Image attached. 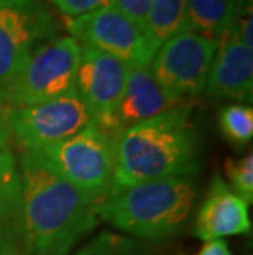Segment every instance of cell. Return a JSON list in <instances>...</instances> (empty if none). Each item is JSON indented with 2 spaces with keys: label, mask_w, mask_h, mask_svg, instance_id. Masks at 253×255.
<instances>
[{
  "label": "cell",
  "mask_w": 253,
  "mask_h": 255,
  "mask_svg": "<svg viewBox=\"0 0 253 255\" xmlns=\"http://www.w3.org/2000/svg\"><path fill=\"white\" fill-rule=\"evenodd\" d=\"M74 255H153L152 251L125 236L102 232L92 241L84 244Z\"/></svg>",
  "instance_id": "ac0fdd59"
},
{
  "label": "cell",
  "mask_w": 253,
  "mask_h": 255,
  "mask_svg": "<svg viewBox=\"0 0 253 255\" xmlns=\"http://www.w3.org/2000/svg\"><path fill=\"white\" fill-rule=\"evenodd\" d=\"M196 255H234L230 252V249L227 246V242L224 239H217V241L206 242L202 246V249Z\"/></svg>",
  "instance_id": "7402d4cb"
},
{
  "label": "cell",
  "mask_w": 253,
  "mask_h": 255,
  "mask_svg": "<svg viewBox=\"0 0 253 255\" xmlns=\"http://www.w3.org/2000/svg\"><path fill=\"white\" fill-rule=\"evenodd\" d=\"M219 127L224 138L235 146H245L253 138V111L250 106L230 104L219 112Z\"/></svg>",
  "instance_id": "e0dca14e"
},
{
  "label": "cell",
  "mask_w": 253,
  "mask_h": 255,
  "mask_svg": "<svg viewBox=\"0 0 253 255\" xmlns=\"http://www.w3.org/2000/svg\"><path fill=\"white\" fill-rule=\"evenodd\" d=\"M3 117L12 138L23 151H40L56 145L92 122V116L76 89L36 106L8 109Z\"/></svg>",
  "instance_id": "8992f818"
},
{
  "label": "cell",
  "mask_w": 253,
  "mask_h": 255,
  "mask_svg": "<svg viewBox=\"0 0 253 255\" xmlns=\"http://www.w3.org/2000/svg\"><path fill=\"white\" fill-rule=\"evenodd\" d=\"M204 92L212 99L252 101L253 46L240 40L234 25L219 38Z\"/></svg>",
  "instance_id": "8fae6325"
},
{
  "label": "cell",
  "mask_w": 253,
  "mask_h": 255,
  "mask_svg": "<svg viewBox=\"0 0 253 255\" xmlns=\"http://www.w3.org/2000/svg\"><path fill=\"white\" fill-rule=\"evenodd\" d=\"M50 2L68 18H76L110 5V0H50Z\"/></svg>",
  "instance_id": "ffe728a7"
},
{
  "label": "cell",
  "mask_w": 253,
  "mask_h": 255,
  "mask_svg": "<svg viewBox=\"0 0 253 255\" xmlns=\"http://www.w3.org/2000/svg\"><path fill=\"white\" fill-rule=\"evenodd\" d=\"M227 186L247 204L253 203V153L249 151L242 158H227L224 165Z\"/></svg>",
  "instance_id": "d6986e66"
},
{
  "label": "cell",
  "mask_w": 253,
  "mask_h": 255,
  "mask_svg": "<svg viewBox=\"0 0 253 255\" xmlns=\"http://www.w3.org/2000/svg\"><path fill=\"white\" fill-rule=\"evenodd\" d=\"M12 140V135H10V128L5 122L3 114H0V151L8 150V143Z\"/></svg>",
  "instance_id": "603a6c76"
},
{
  "label": "cell",
  "mask_w": 253,
  "mask_h": 255,
  "mask_svg": "<svg viewBox=\"0 0 253 255\" xmlns=\"http://www.w3.org/2000/svg\"><path fill=\"white\" fill-rule=\"evenodd\" d=\"M128 71L130 66L122 59L92 46H81L74 89L92 116V122L107 133L112 116L125 91Z\"/></svg>",
  "instance_id": "30bf717a"
},
{
  "label": "cell",
  "mask_w": 253,
  "mask_h": 255,
  "mask_svg": "<svg viewBox=\"0 0 253 255\" xmlns=\"http://www.w3.org/2000/svg\"><path fill=\"white\" fill-rule=\"evenodd\" d=\"M0 255H25L21 178L10 150L0 151Z\"/></svg>",
  "instance_id": "5bb4252c"
},
{
  "label": "cell",
  "mask_w": 253,
  "mask_h": 255,
  "mask_svg": "<svg viewBox=\"0 0 253 255\" xmlns=\"http://www.w3.org/2000/svg\"><path fill=\"white\" fill-rule=\"evenodd\" d=\"M189 112L182 104L118 135L109 194L140 183L186 178L197 170L199 148Z\"/></svg>",
  "instance_id": "7a4b0ae2"
},
{
  "label": "cell",
  "mask_w": 253,
  "mask_h": 255,
  "mask_svg": "<svg viewBox=\"0 0 253 255\" xmlns=\"http://www.w3.org/2000/svg\"><path fill=\"white\" fill-rule=\"evenodd\" d=\"M250 231L249 204L227 186L222 176L215 175L197 211L194 236L211 242L229 236L250 234Z\"/></svg>",
  "instance_id": "4fadbf2b"
},
{
  "label": "cell",
  "mask_w": 253,
  "mask_h": 255,
  "mask_svg": "<svg viewBox=\"0 0 253 255\" xmlns=\"http://www.w3.org/2000/svg\"><path fill=\"white\" fill-rule=\"evenodd\" d=\"M66 26L74 40L122 59L128 66H150L155 56L156 46L147 31L112 5L68 18Z\"/></svg>",
  "instance_id": "ba28073f"
},
{
  "label": "cell",
  "mask_w": 253,
  "mask_h": 255,
  "mask_svg": "<svg viewBox=\"0 0 253 255\" xmlns=\"http://www.w3.org/2000/svg\"><path fill=\"white\" fill-rule=\"evenodd\" d=\"M145 31L156 48L169 38L187 31L186 0H152Z\"/></svg>",
  "instance_id": "2e32d148"
},
{
  "label": "cell",
  "mask_w": 253,
  "mask_h": 255,
  "mask_svg": "<svg viewBox=\"0 0 253 255\" xmlns=\"http://www.w3.org/2000/svg\"><path fill=\"white\" fill-rule=\"evenodd\" d=\"M79 59L81 43L73 36L43 43L18 74L0 88V107L20 109L68 94L74 89Z\"/></svg>",
  "instance_id": "277c9868"
},
{
  "label": "cell",
  "mask_w": 253,
  "mask_h": 255,
  "mask_svg": "<svg viewBox=\"0 0 253 255\" xmlns=\"http://www.w3.org/2000/svg\"><path fill=\"white\" fill-rule=\"evenodd\" d=\"M51 35L53 17L41 0H0V88Z\"/></svg>",
  "instance_id": "9c48e42d"
},
{
  "label": "cell",
  "mask_w": 253,
  "mask_h": 255,
  "mask_svg": "<svg viewBox=\"0 0 253 255\" xmlns=\"http://www.w3.org/2000/svg\"><path fill=\"white\" fill-rule=\"evenodd\" d=\"M23 194L25 255H69L99 224L104 198L64 181L31 151L18 161Z\"/></svg>",
  "instance_id": "6da1fadb"
},
{
  "label": "cell",
  "mask_w": 253,
  "mask_h": 255,
  "mask_svg": "<svg viewBox=\"0 0 253 255\" xmlns=\"http://www.w3.org/2000/svg\"><path fill=\"white\" fill-rule=\"evenodd\" d=\"M215 50L217 41L182 31L156 48L150 71L161 88L182 101L204 91Z\"/></svg>",
  "instance_id": "52a82bcc"
},
{
  "label": "cell",
  "mask_w": 253,
  "mask_h": 255,
  "mask_svg": "<svg viewBox=\"0 0 253 255\" xmlns=\"http://www.w3.org/2000/svg\"><path fill=\"white\" fill-rule=\"evenodd\" d=\"M196 199L187 178L140 183L107 194L99 204V219L145 241H160L184 226Z\"/></svg>",
  "instance_id": "3957f363"
},
{
  "label": "cell",
  "mask_w": 253,
  "mask_h": 255,
  "mask_svg": "<svg viewBox=\"0 0 253 255\" xmlns=\"http://www.w3.org/2000/svg\"><path fill=\"white\" fill-rule=\"evenodd\" d=\"M115 138L90 122L76 135L40 151H31L48 170L76 188L105 198L114 176Z\"/></svg>",
  "instance_id": "5b68a950"
},
{
  "label": "cell",
  "mask_w": 253,
  "mask_h": 255,
  "mask_svg": "<svg viewBox=\"0 0 253 255\" xmlns=\"http://www.w3.org/2000/svg\"><path fill=\"white\" fill-rule=\"evenodd\" d=\"M184 102L171 96L153 78L150 66H130L125 91L112 116L109 133L117 138L123 130L166 114Z\"/></svg>",
  "instance_id": "7c38bea8"
},
{
  "label": "cell",
  "mask_w": 253,
  "mask_h": 255,
  "mask_svg": "<svg viewBox=\"0 0 253 255\" xmlns=\"http://www.w3.org/2000/svg\"><path fill=\"white\" fill-rule=\"evenodd\" d=\"M187 31L219 41L234 25L235 0H186Z\"/></svg>",
  "instance_id": "9a60e30c"
},
{
  "label": "cell",
  "mask_w": 253,
  "mask_h": 255,
  "mask_svg": "<svg viewBox=\"0 0 253 255\" xmlns=\"http://www.w3.org/2000/svg\"><path fill=\"white\" fill-rule=\"evenodd\" d=\"M110 3H114L112 7H115L118 12H122L145 30L152 0H110Z\"/></svg>",
  "instance_id": "44dd1931"
}]
</instances>
